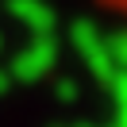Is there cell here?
<instances>
[{
  "label": "cell",
  "mask_w": 127,
  "mask_h": 127,
  "mask_svg": "<svg viewBox=\"0 0 127 127\" xmlns=\"http://www.w3.org/2000/svg\"><path fill=\"white\" fill-rule=\"evenodd\" d=\"M89 4L96 8V16H104V19L127 39V0H89Z\"/></svg>",
  "instance_id": "cell-1"
}]
</instances>
